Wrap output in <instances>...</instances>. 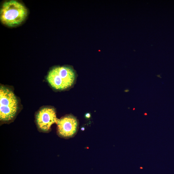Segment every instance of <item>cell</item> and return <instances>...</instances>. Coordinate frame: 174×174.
Returning a JSON list of instances; mask_svg holds the SVG:
<instances>
[{"instance_id":"7a4b0ae2","label":"cell","mask_w":174,"mask_h":174,"mask_svg":"<svg viewBox=\"0 0 174 174\" xmlns=\"http://www.w3.org/2000/svg\"><path fill=\"white\" fill-rule=\"evenodd\" d=\"M76 78L75 72L71 67L58 66L50 70L47 79L53 88L62 90L73 85Z\"/></svg>"},{"instance_id":"6da1fadb","label":"cell","mask_w":174,"mask_h":174,"mask_svg":"<svg viewBox=\"0 0 174 174\" xmlns=\"http://www.w3.org/2000/svg\"><path fill=\"white\" fill-rule=\"evenodd\" d=\"M28 14V9L23 4L15 0H10L2 4L0 11V20L5 25L14 27L20 25Z\"/></svg>"},{"instance_id":"277c9868","label":"cell","mask_w":174,"mask_h":174,"mask_svg":"<svg viewBox=\"0 0 174 174\" xmlns=\"http://www.w3.org/2000/svg\"><path fill=\"white\" fill-rule=\"evenodd\" d=\"M35 119L38 130L44 133L51 131V126L58 120L55 109L48 106L40 108L36 113Z\"/></svg>"},{"instance_id":"8992f818","label":"cell","mask_w":174,"mask_h":174,"mask_svg":"<svg viewBox=\"0 0 174 174\" xmlns=\"http://www.w3.org/2000/svg\"><path fill=\"white\" fill-rule=\"evenodd\" d=\"M85 117L86 118H89L91 117V115L90 113H86L85 115Z\"/></svg>"},{"instance_id":"3957f363","label":"cell","mask_w":174,"mask_h":174,"mask_svg":"<svg viewBox=\"0 0 174 174\" xmlns=\"http://www.w3.org/2000/svg\"><path fill=\"white\" fill-rule=\"evenodd\" d=\"M18 110V102L13 92L3 86L0 89V120L9 123L15 118Z\"/></svg>"},{"instance_id":"5b68a950","label":"cell","mask_w":174,"mask_h":174,"mask_svg":"<svg viewBox=\"0 0 174 174\" xmlns=\"http://www.w3.org/2000/svg\"><path fill=\"white\" fill-rule=\"evenodd\" d=\"M57 134L62 138L68 139L74 137L78 129L77 118L71 115H67L58 119Z\"/></svg>"},{"instance_id":"52a82bcc","label":"cell","mask_w":174,"mask_h":174,"mask_svg":"<svg viewBox=\"0 0 174 174\" xmlns=\"http://www.w3.org/2000/svg\"><path fill=\"white\" fill-rule=\"evenodd\" d=\"M84 129H84V127H82L81 129V130H84Z\"/></svg>"}]
</instances>
